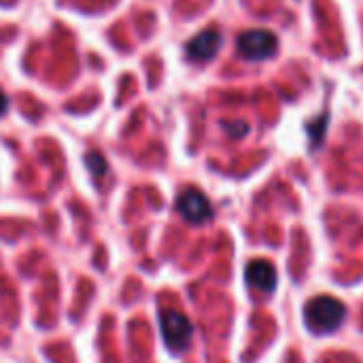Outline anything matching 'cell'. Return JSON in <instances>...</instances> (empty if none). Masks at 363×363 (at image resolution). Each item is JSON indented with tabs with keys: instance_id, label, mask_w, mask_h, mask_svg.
Returning a JSON list of instances; mask_svg holds the SVG:
<instances>
[{
	"instance_id": "cell-1",
	"label": "cell",
	"mask_w": 363,
	"mask_h": 363,
	"mask_svg": "<svg viewBox=\"0 0 363 363\" xmlns=\"http://www.w3.org/2000/svg\"><path fill=\"white\" fill-rule=\"evenodd\" d=\"M347 319V308L340 300L332 296L313 298L304 306V321L315 334H330L336 332Z\"/></svg>"
},
{
	"instance_id": "cell-2",
	"label": "cell",
	"mask_w": 363,
	"mask_h": 363,
	"mask_svg": "<svg viewBox=\"0 0 363 363\" xmlns=\"http://www.w3.org/2000/svg\"><path fill=\"white\" fill-rule=\"evenodd\" d=\"M238 53L251 62H262L268 60L277 53L279 49V38L264 28H255V30H247L238 36L236 40Z\"/></svg>"
},
{
	"instance_id": "cell-3",
	"label": "cell",
	"mask_w": 363,
	"mask_h": 363,
	"mask_svg": "<svg viewBox=\"0 0 363 363\" xmlns=\"http://www.w3.org/2000/svg\"><path fill=\"white\" fill-rule=\"evenodd\" d=\"M160 323H162V336L174 353H181L189 347L194 328L185 315H181L177 311H166V313H162Z\"/></svg>"
},
{
	"instance_id": "cell-8",
	"label": "cell",
	"mask_w": 363,
	"mask_h": 363,
	"mask_svg": "<svg viewBox=\"0 0 363 363\" xmlns=\"http://www.w3.org/2000/svg\"><path fill=\"white\" fill-rule=\"evenodd\" d=\"M6 108H9V100H6L4 91H0V115H4V113H6Z\"/></svg>"
},
{
	"instance_id": "cell-7",
	"label": "cell",
	"mask_w": 363,
	"mask_h": 363,
	"mask_svg": "<svg viewBox=\"0 0 363 363\" xmlns=\"http://www.w3.org/2000/svg\"><path fill=\"white\" fill-rule=\"evenodd\" d=\"M87 166H89V170H91V174L98 179V177H102L104 172H106V162H104V157L100 155V153H89L87 155Z\"/></svg>"
},
{
	"instance_id": "cell-4",
	"label": "cell",
	"mask_w": 363,
	"mask_h": 363,
	"mask_svg": "<svg viewBox=\"0 0 363 363\" xmlns=\"http://www.w3.org/2000/svg\"><path fill=\"white\" fill-rule=\"evenodd\" d=\"M177 208L181 213V217L194 225H200V223H206L213 219V204L211 200L198 191V189H187L179 196L177 200Z\"/></svg>"
},
{
	"instance_id": "cell-6",
	"label": "cell",
	"mask_w": 363,
	"mask_h": 363,
	"mask_svg": "<svg viewBox=\"0 0 363 363\" xmlns=\"http://www.w3.org/2000/svg\"><path fill=\"white\" fill-rule=\"evenodd\" d=\"M245 277H247L249 285L255 287L262 294H272L277 289V283H279L277 268L270 262H266V259H253L247 266Z\"/></svg>"
},
{
	"instance_id": "cell-5",
	"label": "cell",
	"mask_w": 363,
	"mask_h": 363,
	"mask_svg": "<svg viewBox=\"0 0 363 363\" xmlns=\"http://www.w3.org/2000/svg\"><path fill=\"white\" fill-rule=\"evenodd\" d=\"M221 43H223V38L217 30H204L187 43L185 53L191 62H200V64L211 62L219 53Z\"/></svg>"
}]
</instances>
